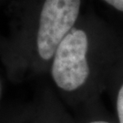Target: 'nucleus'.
Listing matches in <instances>:
<instances>
[{"mask_svg": "<svg viewBox=\"0 0 123 123\" xmlns=\"http://www.w3.org/2000/svg\"><path fill=\"white\" fill-rule=\"evenodd\" d=\"M88 37L83 30H71L54 54L51 74L58 88L73 91L80 88L89 75L87 52Z\"/></svg>", "mask_w": 123, "mask_h": 123, "instance_id": "obj_1", "label": "nucleus"}, {"mask_svg": "<svg viewBox=\"0 0 123 123\" xmlns=\"http://www.w3.org/2000/svg\"><path fill=\"white\" fill-rule=\"evenodd\" d=\"M80 0H46L40 14L37 50L45 60L54 57L58 45L74 26Z\"/></svg>", "mask_w": 123, "mask_h": 123, "instance_id": "obj_2", "label": "nucleus"}, {"mask_svg": "<svg viewBox=\"0 0 123 123\" xmlns=\"http://www.w3.org/2000/svg\"><path fill=\"white\" fill-rule=\"evenodd\" d=\"M117 111L119 123H123V85L119 89L117 98Z\"/></svg>", "mask_w": 123, "mask_h": 123, "instance_id": "obj_3", "label": "nucleus"}, {"mask_svg": "<svg viewBox=\"0 0 123 123\" xmlns=\"http://www.w3.org/2000/svg\"><path fill=\"white\" fill-rule=\"evenodd\" d=\"M109 5L112 6L114 8L123 12V0H104Z\"/></svg>", "mask_w": 123, "mask_h": 123, "instance_id": "obj_4", "label": "nucleus"}, {"mask_svg": "<svg viewBox=\"0 0 123 123\" xmlns=\"http://www.w3.org/2000/svg\"><path fill=\"white\" fill-rule=\"evenodd\" d=\"M90 123H109V122H106V121H93V122Z\"/></svg>", "mask_w": 123, "mask_h": 123, "instance_id": "obj_5", "label": "nucleus"}]
</instances>
